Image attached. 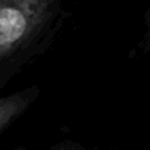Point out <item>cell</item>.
Listing matches in <instances>:
<instances>
[{"label":"cell","mask_w":150,"mask_h":150,"mask_svg":"<svg viewBox=\"0 0 150 150\" xmlns=\"http://www.w3.org/2000/svg\"><path fill=\"white\" fill-rule=\"evenodd\" d=\"M69 17L63 0H0V95L46 54Z\"/></svg>","instance_id":"cell-1"},{"label":"cell","mask_w":150,"mask_h":150,"mask_svg":"<svg viewBox=\"0 0 150 150\" xmlns=\"http://www.w3.org/2000/svg\"><path fill=\"white\" fill-rule=\"evenodd\" d=\"M40 95L41 87L36 84L4 96L0 95V134L18 121L38 100Z\"/></svg>","instance_id":"cell-2"},{"label":"cell","mask_w":150,"mask_h":150,"mask_svg":"<svg viewBox=\"0 0 150 150\" xmlns=\"http://www.w3.org/2000/svg\"><path fill=\"white\" fill-rule=\"evenodd\" d=\"M138 47L142 53H150V7L145 15V32L141 38Z\"/></svg>","instance_id":"cell-3"}]
</instances>
